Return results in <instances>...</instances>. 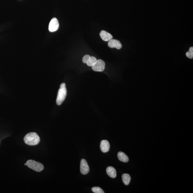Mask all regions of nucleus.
Listing matches in <instances>:
<instances>
[{"mask_svg":"<svg viewBox=\"0 0 193 193\" xmlns=\"http://www.w3.org/2000/svg\"><path fill=\"white\" fill-rule=\"evenodd\" d=\"M25 143L28 145H36L39 143L40 139L38 134L35 132L28 133L24 137Z\"/></svg>","mask_w":193,"mask_h":193,"instance_id":"1","label":"nucleus"},{"mask_svg":"<svg viewBox=\"0 0 193 193\" xmlns=\"http://www.w3.org/2000/svg\"><path fill=\"white\" fill-rule=\"evenodd\" d=\"M67 95V90L66 89V84L65 83H62L60 85V88L58 90L56 100L57 104L58 105H61L66 99Z\"/></svg>","mask_w":193,"mask_h":193,"instance_id":"2","label":"nucleus"},{"mask_svg":"<svg viewBox=\"0 0 193 193\" xmlns=\"http://www.w3.org/2000/svg\"><path fill=\"white\" fill-rule=\"evenodd\" d=\"M26 163L28 167L37 172H41L44 169V166L42 164L34 160H28Z\"/></svg>","mask_w":193,"mask_h":193,"instance_id":"3","label":"nucleus"},{"mask_svg":"<svg viewBox=\"0 0 193 193\" xmlns=\"http://www.w3.org/2000/svg\"><path fill=\"white\" fill-rule=\"evenodd\" d=\"M105 63L103 60H98L94 65L92 66V69L96 72L103 71L105 69Z\"/></svg>","mask_w":193,"mask_h":193,"instance_id":"4","label":"nucleus"},{"mask_svg":"<svg viewBox=\"0 0 193 193\" xmlns=\"http://www.w3.org/2000/svg\"><path fill=\"white\" fill-rule=\"evenodd\" d=\"M80 171L83 175H86L90 171V168L89 167L87 162L86 161L82 159L81 160L80 163Z\"/></svg>","mask_w":193,"mask_h":193,"instance_id":"5","label":"nucleus"},{"mask_svg":"<svg viewBox=\"0 0 193 193\" xmlns=\"http://www.w3.org/2000/svg\"><path fill=\"white\" fill-rule=\"evenodd\" d=\"M59 24L57 19L53 18L51 20L49 26V30L51 32H55L58 29Z\"/></svg>","mask_w":193,"mask_h":193,"instance_id":"6","label":"nucleus"},{"mask_svg":"<svg viewBox=\"0 0 193 193\" xmlns=\"http://www.w3.org/2000/svg\"><path fill=\"white\" fill-rule=\"evenodd\" d=\"M108 46L111 48H116L118 50L121 48L122 45L120 41L117 40L111 39L108 43Z\"/></svg>","mask_w":193,"mask_h":193,"instance_id":"7","label":"nucleus"},{"mask_svg":"<svg viewBox=\"0 0 193 193\" xmlns=\"http://www.w3.org/2000/svg\"><path fill=\"white\" fill-rule=\"evenodd\" d=\"M100 147L102 152L106 153L109 152L110 146L108 141L106 140H103L101 142Z\"/></svg>","mask_w":193,"mask_h":193,"instance_id":"8","label":"nucleus"},{"mask_svg":"<svg viewBox=\"0 0 193 193\" xmlns=\"http://www.w3.org/2000/svg\"><path fill=\"white\" fill-rule=\"evenodd\" d=\"M100 37L105 41H109L113 38L111 34L105 31H102L100 33Z\"/></svg>","mask_w":193,"mask_h":193,"instance_id":"9","label":"nucleus"},{"mask_svg":"<svg viewBox=\"0 0 193 193\" xmlns=\"http://www.w3.org/2000/svg\"><path fill=\"white\" fill-rule=\"evenodd\" d=\"M107 175L112 178H115L117 176V172L116 169L112 166H109L106 169Z\"/></svg>","mask_w":193,"mask_h":193,"instance_id":"10","label":"nucleus"},{"mask_svg":"<svg viewBox=\"0 0 193 193\" xmlns=\"http://www.w3.org/2000/svg\"><path fill=\"white\" fill-rule=\"evenodd\" d=\"M118 159L121 161L124 162H127L129 161V158L127 155L122 152H119L117 155Z\"/></svg>","mask_w":193,"mask_h":193,"instance_id":"11","label":"nucleus"},{"mask_svg":"<svg viewBox=\"0 0 193 193\" xmlns=\"http://www.w3.org/2000/svg\"><path fill=\"white\" fill-rule=\"evenodd\" d=\"M122 179L123 183L124 185H128L130 182L131 177L128 174L124 173L122 175Z\"/></svg>","mask_w":193,"mask_h":193,"instance_id":"12","label":"nucleus"},{"mask_svg":"<svg viewBox=\"0 0 193 193\" xmlns=\"http://www.w3.org/2000/svg\"><path fill=\"white\" fill-rule=\"evenodd\" d=\"M97 60L96 59L95 57H90L89 60L88 62H87V64L88 66H90V67H92V66H94V64L96 63V62L97 61Z\"/></svg>","mask_w":193,"mask_h":193,"instance_id":"13","label":"nucleus"},{"mask_svg":"<svg viewBox=\"0 0 193 193\" xmlns=\"http://www.w3.org/2000/svg\"><path fill=\"white\" fill-rule=\"evenodd\" d=\"M93 192L94 193H104L103 190L101 188L98 187H94L92 189Z\"/></svg>","mask_w":193,"mask_h":193,"instance_id":"14","label":"nucleus"},{"mask_svg":"<svg viewBox=\"0 0 193 193\" xmlns=\"http://www.w3.org/2000/svg\"><path fill=\"white\" fill-rule=\"evenodd\" d=\"M186 56L189 58L192 59L193 58V47H191L189 49L188 51L186 52Z\"/></svg>","mask_w":193,"mask_h":193,"instance_id":"15","label":"nucleus"},{"mask_svg":"<svg viewBox=\"0 0 193 193\" xmlns=\"http://www.w3.org/2000/svg\"><path fill=\"white\" fill-rule=\"evenodd\" d=\"M90 56L89 55H86L83 58L82 61L84 63H87L90 57Z\"/></svg>","mask_w":193,"mask_h":193,"instance_id":"16","label":"nucleus"},{"mask_svg":"<svg viewBox=\"0 0 193 193\" xmlns=\"http://www.w3.org/2000/svg\"><path fill=\"white\" fill-rule=\"evenodd\" d=\"M24 165H25V166L27 165V164H26V163L25 164H24Z\"/></svg>","mask_w":193,"mask_h":193,"instance_id":"17","label":"nucleus"}]
</instances>
